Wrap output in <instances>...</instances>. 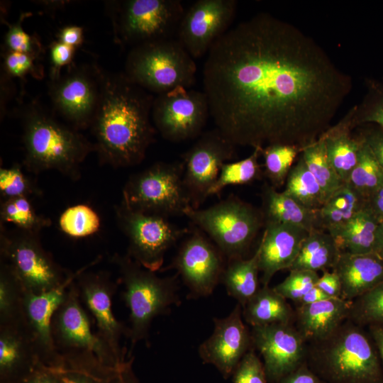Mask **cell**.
I'll return each instance as SVG.
<instances>
[{"label": "cell", "instance_id": "cell-33", "mask_svg": "<svg viewBox=\"0 0 383 383\" xmlns=\"http://www.w3.org/2000/svg\"><path fill=\"white\" fill-rule=\"evenodd\" d=\"M259 250L248 258L227 260L221 282L228 294L242 307L255 294L259 287Z\"/></svg>", "mask_w": 383, "mask_h": 383}, {"label": "cell", "instance_id": "cell-2", "mask_svg": "<svg viewBox=\"0 0 383 383\" xmlns=\"http://www.w3.org/2000/svg\"><path fill=\"white\" fill-rule=\"evenodd\" d=\"M101 92L90 128L99 162L113 167L141 163L153 142L151 122L155 97L131 82L124 73L101 68Z\"/></svg>", "mask_w": 383, "mask_h": 383}, {"label": "cell", "instance_id": "cell-28", "mask_svg": "<svg viewBox=\"0 0 383 383\" xmlns=\"http://www.w3.org/2000/svg\"><path fill=\"white\" fill-rule=\"evenodd\" d=\"M261 199L260 210L265 224L291 225L308 232L319 229L318 210L307 209L284 191L278 192L267 182L262 187Z\"/></svg>", "mask_w": 383, "mask_h": 383}, {"label": "cell", "instance_id": "cell-29", "mask_svg": "<svg viewBox=\"0 0 383 383\" xmlns=\"http://www.w3.org/2000/svg\"><path fill=\"white\" fill-rule=\"evenodd\" d=\"M242 309L243 317L251 327L294 321V310L269 285H262Z\"/></svg>", "mask_w": 383, "mask_h": 383}, {"label": "cell", "instance_id": "cell-32", "mask_svg": "<svg viewBox=\"0 0 383 383\" xmlns=\"http://www.w3.org/2000/svg\"><path fill=\"white\" fill-rule=\"evenodd\" d=\"M379 221L366 206L335 235L340 250L352 254L374 253Z\"/></svg>", "mask_w": 383, "mask_h": 383}, {"label": "cell", "instance_id": "cell-10", "mask_svg": "<svg viewBox=\"0 0 383 383\" xmlns=\"http://www.w3.org/2000/svg\"><path fill=\"white\" fill-rule=\"evenodd\" d=\"M116 219L128 240L127 255L144 268L160 271L167 251L190 228H179L167 217L129 207L122 200L115 208Z\"/></svg>", "mask_w": 383, "mask_h": 383}, {"label": "cell", "instance_id": "cell-55", "mask_svg": "<svg viewBox=\"0 0 383 383\" xmlns=\"http://www.w3.org/2000/svg\"><path fill=\"white\" fill-rule=\"evenodd\" d=\"M370 209L379 222L383 221V185L374 192L367 200Z\"/></svg>", "mask_w": 383, "mask_h": 383}, {"label": "cell", "instance_id": "cell-15", "mask_svg": "<svg viewBox=\"0 0 383 383\" xmlns=\"http://www.w3.org/2000/svg\"><path fill=\"white\" fill-rule=\"evenodd\" d=\"M235 145L217 128L202 133L182 156L183 183L192 209L209 197L222 165L233 158Z\"/></svg>", "mask_w": 383, "mask_h": 383}, {"label": "cell", "instance_id": "cell-59", "mask_svg": "<svg viewBox=\"0 0 383 383\" xmlns=\"http://www.w3.org/2000/svg\"><path fill=\"white\" fill-rule=\"evenodd\" d=\"M38 4H40L42 6L47 9L53 10L57 9L59 8L64 7L67 2V1H37Z\"/></svg>", "mask_w": 383, "mask_h": 383}, {"label": "cell", "instance_id": "cell-23", "mask_svg": "<svg viewBox=\"0 0 383 383\" xmlns=\"http://www.w3.org/2000/svg\"><path fill=\"white\" fill-rule=\"evenodd\" d=\"M309 233L291 225L265 224L257 247L262 285H268L277 272L291 268Z\"/></svg>", "mask_w": 383, "mask_h": 383}, {"label": "cell", "instance_id": "cell-52", "mask_svg": "<svg viewBox=\"0 0 383 383\" xmlns=\"http://www.w3.org/2000/svg\"><path fill=\"white\" fill-rule=\"evenodd\" d=\"M316 287L331 298H341V283L335 272L325 271L319 277Z\"/></svg>", "mask_w": 383, "mask_h": 383}, {"label": "cell", "instance_id": "cell-9", "mask_svg": "<svg viewBox=\"0 0 383 383\" xmlns=\"http://www.w3.org/2000/svg\"><path fill=\"white\" fill-rule=\"evenodd\" d=\"M122 196L131 209L167 218L185 216L192 208L183 183L182 162H156L133 174Z\"/></svg>", "mask_w": 383, "mask_h": 383}, {"label": "cell", "instance_id": "cell-11", "mask_svg": "<svg viewBox=\"0 0 383 383\" xmlns=\"http://www.w3.org/2000/svg\"><path fill=\"white\" fill-rule=\"evenodd\" d=\"M1 260L8 263L24 290L40 293L62 284L72 272H67L46 251L39 233L16 228L9 231L0 225Z\"/></svg>", "mask_w": 383, "mask_h": 383}, {"label": "cell", "instance_id": "cell-35", "mask_svg": "<svg viewBox=\"0 0 383 383\" xmlns=\"http://www.w3.org/2000/svg\"><path fill=\"white\" fill-rule=\"evenodd\" d=\"M24 289L6 262H0V326L23 323Z\"/></svg>", "mask_w": 383, "mask_h": 383}, {"label": "cell", "instance_id": "cell-42", "mask_svg": "<svg viewBox=\"0 0 383 383\" xmlns=\"http://www.w3.org/2000/svg\"><path fill=\"white\" fill-rule=\"evenodd\" d=\"M58 226L67 236L82 238L99 231L101 218L98 213L88 204H78L67 207L61 213Z\"/></svg>", "mask_w": 383, "mask_h": 383}, {"label": "cell", "instance_id": "cell-58", "mask_svg": "<svg viewBox=\"0 0 383 383\" xmlns=\"http://www.w3.org/2000/svg\"><path fill=\"white\" fill-rule=\"evenodd\" d=\"M374 253L383 260V221L377 229Z\"/></svg>", "mask_w": 383, "mask_h": 383}, {"label": "cell", "instance_id": "cell-54", "mask_svg": "<svg viewBox=\"0 0 383 383\" xmlns=\"http://www.w3.org/2000/svg\"><path fill=\"white\" fill-rule=\"evenodd\" d=\"M57 37L58 41L77 48L83 40V28L77 26H67L59 31Z\"/></svg>", "mask_w": 383, "mask_h": 383}, {"label": "cell", "instance_id": "cell-41", "mask_svg": "<svg viewBox=\"0 0 383 383\" xmlns=\"http://www.w3.org/2000/svg\"><path fill=\"white\" fill-rule=\"evenodd\" d=\"M366 93L362 101L350 111L351 124L356 128L374 124L383 129V82L366 78Z\"/></svg>", "mask_w": 383, "mask_h": 383}, {"label": "cell", "instance_id": "cell-4", "mask_svg": "<svg viewBox=\"0 0 383 383\" xmlns=\"http://www.w3.org/2000/svg\"><path fill=\"white\" fill-rule=\"evenodd\" d=\"M306 363L326 383H383L372 337L349 319L327 338L308 343Z\"/></svg>", "mask_w": 383, "mask_h": 383}, {"label": "cell", "instance_id": "cell-26", "mask_svg": "<svg viewBox=\"0 0 383 383\" xmlns=\"http://www.w3.org/2000/svg\"><path fill=\"white\" fill-rule=\"evenodd\" d=\"M340 280L341 299L353 301L383 281V260L374 253L342 252L333 268Z\"/></svg>", "mask_w": 383, "mask_h": 383}, {"label": "cell", "instance_id": "cell-31", "mask_svg": "<svg viewBox=\"0 0 383 383\" xmlns=\"http://www.w3.org/2000/svg\"><path fill=\"white\" fill-rule=\"evenodd\" d=\"M341 253L335 239L327 231L313 229L304 240L300 251L289 270L318 272L333 270Z\"/></svg>", "mask_w": 383, "mask_h": 383}, {"label": "cell", "instance_id": "cell-21", "mask_svg": "<svg viewBox=\"0 0 383 383\" xmlns=\"http://www.w3.org/2000/svg\"><path fill=\"white\" fill-rule=\"evenodd\" d=\"M213 321V331L199 347V355L204 363L213 365L228 379L253 348L250 330L243 321V309L238 303L226 317Z\"/></svg>", "mask_w": 383, "mask_h": 383}, {"label": "cell", "instance_id": "cell-37", "mask_svg": "<svg viewBox=\"0 0 383 383\" xmlns=\"http://www.w3.org/2000/svg\"><path fill=\"white\" fill-rule=\"evenodd\" d=\"M1 223H11L21 231L39 233L51 225L50 218L38 214L31 199L26 196L1 199Z\"/></svg>", "mask_w": 383, "mask_h": 383}, {"label": "cell", "instance_id": "cell-22", "mask_svg": "<svg viewBox=\"0 0 383 383\" xmlns=\"http://www.w3.org/2000/svg\"><path fill=\"white\" fill-rule=\"evenodd\" d=\"M135 357L128 355L121 364L109 365L87 351L60 353L52 369L60 383H140L133 370Z\"/></svg>", "mask_w": 383, "mask_h": 383}, {"label": "cell", "instance_id": "cell-43", "mask_svg": "<svg viewBox=\"0 0 383 383\" xmlns=\"http://www.w3.org/2000/svg\"><path fill=\"white\" fill-rule=\"evenodd\" d=\"M348 319L362 327L383 324V281L351 302Z\"/></svg>", "mask_w": 383, "mask_h": 383}, {"label": "cell", "instance_id": "cell-38", "mask_svg": "<svg viewBox=\"0 0 383 383\" xmlns=\"http://www.w3.org/2000/svg\"><path fill=\"white\" fill-rule=\"evenodd\" d=\"M261 149L254 148L251 155L245 159L224 163L209 196L220 195L222 190L230 185H242L260 179L264 174L258 162Z\"/></svg>", "mask_w": 383, "mask_h": 383}, {"label": "cell", "instance_id": "cell-17", "mask_svg": "<svg viewBox=\"0 0 383 383\" xmlns=\"http://www.w3.org/2000/svg\"><path fill=\"white\" fill-rule=\"evenodd\" d=\"M101 256L77 272H71L58 287L40 293L24 290L23 322L32 340L39 362L53 367L60 356L52 334V321L58 307L63 302L70 285L77 276L99 262Z\"/></svg>", "mask_w": 383, "mask_h": 383}, {"label": "cell", "instance_id": "cell-12", "mask_svg": "<svg viewBox=\"0 0 383 383\" xmlns=\"http://www.w3.org/2000/svg\"><path fill=\"white\" fill-rule=\"evenodd\" d=\"M101 92V67L96 65L70 66L48 83L55 111L77 131L91 127Z\"/></svg>", "mask_w": 383, "mask_h": 383}, {"label": "cell", "instance_id": "cell-49", "mask_svg": "<svg viewBox=\"0 0 383 383\" xmlns=\"http://www.w3.org/2000/svg\"><path fill=\"white\" fill-rule=\"evenodd\" d=\"M75 48L58 40L51 43L50 46L51 62L50 79L58 77L61 74L62 67L71 63Z\"/></svg>", "mask_w": 383, "mask_h": 383}, {"label": "cell", "instance_id": "cell-1", "mask_svg": "<svg viewBox=\"0 0 383 383\" xmlns=\"http://www.w3.org/2000/svg\"><path fill=\"white\" fill-rule=\"evenodd\" d=\"M202 82L217 128L235 146L302 150L331 126L351 77L295 26L260 13L206 54Z\"/></svg>", "mask_w": 383, "mask_h": 383}, {"label": "cell", "instance_id": "cell-45", "mask_svg": "<svg viewBox=\"0 0 383 383\" xmlns=\"http://www.w3.org/2000/svg\"><path fill=\"white\" fill-rule=\"evenodd\" d=\"M319 277L313 271L290 270L285 279L273 289L287 300L296 303L316 286Z\"/></svg>", "mask_w": 383, "mask_h": 383}, {"label": "cell", "instance_id": "cell-30", "mask_svg": "<svg viewBox=\"0 0 383 383\" xmlns=\"http://www.w3.org/2000/svg\"><path fill=\"white\" fill-rule=\"evenodd\" d=\"M366 202L352 187L344 183L318 210V228L335 235L366 206Z\"/></svg>", "mask_w": 383, "mask_h": 383}, {"label": "cell", "instance_id": "cell-50", "mask_svg": "<svg viewBox=\"0 0 383 383\" xmlns=\"http://www.w3.org/2000/svg\"><path fill=\"white\" fill-rule=\"evenodd\" d=\"M357 128H360L358 133L383 169V129L374 124H365Z\"/></svg>", "mask_w": 383, "mask_h": 383}, {"label": "cell", "instance_id": "cell-46", "mask_svg": "<svg viewBox=\"0 0 383 383\" xmlns=\"http://www.w3.org/2000/svg\"><path fill=\"white\" fill-rule=\"evenodd\" d=\"M27 16V13H23L16 23H7L9 29L4 38L5 51L30 54L38 57L42 51L40 43L36 37L28 34L22 26V21Z\"/></svg>", "mask_w": 383, "mask_h": 383}, {"label": "cell", "instance_id": "cell-19", "mask_svg": "<svg viewBox=\"0 0 383 383\" xmlns=\"http://www.w3.org/2000/svg\"><path fill=\"white\" fill-rule=\"evenodd\" d=\"M82 272L74 282L80 300L93 317L97 326L96 334L110 348L120 362L128 357L126 348L121 346L123 335L127 337L128 326L117 320L112 309V299L117 289L106 271Z\"/></svg>", "mask_w": 383, "mask_h": 383}, {"label": "cell", "instance_id": "cell-53", "mask_svg": "<svg viewBox=\"0 0 383 383\" xmlns=\"http://www.w3.org/2000/svg\"><path fill=\"white\" fill-rule=\"evenodd\" d=\"M20 383H60L55 372L41 363Z\"/></svg>", "mask_w": 383, "mask_h": 383}, {"label": "cell", "instance_id": "cell-39", "mask_svg": "<svg viewBox=\"0 0 383 383\" xmlns=\"http://www.w3.org/2000/svg\"><path fill=\"white\" fill-rule=\"evenodd\" d=\"M302 149L287 144H272L261 149L264 159V175L275 189L285 184L287 176Z\"/></svg>", "mask_w": 383, "mask_h": 383}, {"label": "cell", "instance_id": "cell-36", "mask_svg": "<svg viewBox=\"0 0 383 383\" xmlns=\"http://www.w3.org/2000/svg\"><path fill=\"white\" fill-rule=\"evenodd\" d=\"M301 155L318 181L326 201L344 182L328 157L323 139L319 137L315 142L306 146Z\"/></svg>", "mask_w": 383, "mask_h": 383}, {"label": "cell", "instance_id": "cell-20", "mask_svg": "<svg viewBox=\"0 0 383 383\" xmlns=\"http://www.w3.org/2000/svg\"><path fill=\"white\" fill-rule=\"evenodd\" d=\"M250 333L269 383H275L306 362L308 344L294 323L253 326Z\"/></svg>", "mask_w": 383, "mask_h": 383}, {"label": "cell", "instance_id": "cell-13", "mask_svg": "<svg viewBox=\"0 0 383 383\" xmlns=\"http://www.w3.org/2000/svg\"><path fill=\"white\" fill-rule=\"evenodd\" d=\"M192 225L170 265L160 271L175 270L189 290V297L197 299L213 293L227 260L202 231Z\"/></svg>", "mask_w": 383, "mask_h": 383}, {"label": "cell", "instance_id": "cell-7", "mask_svg": "<svg viewBox=\"0 0 383 383\" xmlns=\"http://www.w3.org/2000/svg\"><path fill=\"white\" fill-rule=\"evenodd\" d=\"M185 216L217 246L227 260L245 258L265 223L260 209L235 195Z\"/></svg>", "mask_w": 383, "mask_h": 383}, {"label": "cell", "instance_id": "cell-57", "mask_svg": "<svg viewBox=\"0 0 383 383\" xmlns=\"http://www.w3.org/2000/svg\"><path fill=\"white\" fill-rule=\"evenodd\" d=\"M328 298L331 297L315 286L295 304L296 306L308 305Z\"/></svg>", "mask_w": 383, "mask_h": 383}, {"label": "cell", "instance_id": "cell-27", "mask_svg": "<svg viewBox=\"0 0 383 383\" xmlns=\"http://www.w3.org/2000/svg\"><path fill=\"white\" fill-rule=\"evenodd\" d=\"M350 113L335 125L331 126L320 137L323 139L328 157L344 183L357 165L365 143L362 135L353 134Z\"/></svg>", "mask_w": 383, "mask_h": 383}, {"label": "cell", "instance_id": "cell-8", "mask_svg": "<svg viewBox=\"0 0 383 383\" xmlns=\"http://www.w3.org/2000/svg\"><path fill=\"white\" fill-rule=\"evenodd\" d=\"M115 40L133 47L173 38L184 9L179 0H126L109 3Z\"/></svg>", "mask_w": 383, "mask_h": 383}, {"label": "cell", "instance_id": "cell-14", "mask_svg": "<svg viewBox=\"0 0 383 383\" xmlns=\"http://www.w3.org/2000/svg\"><path fill=\"white\" fill-rule=\"evenodd\" d=\"M209 116V106L204 91L180 87L154 99L153 125L162 137L172 143L199 138Z\"/></svg>", "mask_w": 383, "mask_h": 383}, {"label": "cell", "instance_id": "cell-56", "mask_svg": "<svg viewBox=\"0 0 383 383\" xmlns=\"http://www.w3.org/2000/svg\"><path fill=\"white\" fill-rule=\"evenodd\" d=\"M368 330L377 348L383 367V324L370 326Z\"/></svg>", "mask_w": 383, "mask_h": 383}, {"label": "cell", "instance_id": "cell-48", "mask_svg": "<svg viewBox=\"0 0 383 383\" xmlns=\"http://www.w3.org/2000/svg\"><path fill=\"white\" fill-rule=\"evenodd\" d=\"M37 57L30 54L5 51L3 68L8 77L22 78L30 73L35 77H40L41 72L35 63Z\"/></svg>", "mask_w": 383, "mask_h": 383}, {"label": "cell", "instance_id": "cell-18", "mask_svg": "<svg viewBox=\"0 0 383 383\" xmlns=\"http://www.w3.org/2000/svg\"><path fill=\"white\" fill-rule=\"evenodd\" d=\"M237 1L199 0L184 11L177 40L194 59L208 53L232 23Z\"/></svg>", "mask_w": 383, "mask_h": 383}, {"label": "cell", "instance_id": "cell-6", "mask_svg": "<svg viewBox=\"0 0 383 383\" xmlns=\"http://www.w3.org/2000/svg\"><path fill=\"white\" fill-rule=\"evenodd\" d=\"M197 67L194 58L174 38L133 47L126 61V76L150 93L157 95L177 87L191 89Z\"/></svg>", "mask_w": 383, "mask_h": 383}, {"label": "cell", "instance_id": "cell-44", "mask_svg": "<svg viewBox=\"0 0 383 383\" xmlns=\"http://www.w3.org/2000/svg\"><path fill=\"white\" fill-rule=\"evenodd\" d=\"M0 194L1 199L38 196L42 194L38 186L23 172L21 165L14 164L0 169Z\"/></svg>", "mask_w": 383, "mask_h": 383}, {"label": "cell", "instance_id": "cell-51", "mask_svg": "<svg viewBox=\"0 0 383 383\" xmlns=\"http://www.w3.org/2000/svg\"><path fill=\"white\" fill-rule=\"evenodd\" d=\"M275 383H326L308 366L306 362Z\"/></svg>", "mask_w": 383, "mask_h": 383}, {"label": "cell", "instance_id": "cell-24", "mask_svg": "<svg viewBox=\"0 0 383 383\" xmlns=\"http://www.w3.org/2000/svg\"><path fill=\"white\" fill-rule=\"evenodd\" d=\"M39 363L23 322L0 326V383H20Z\"/></svg>", "mask_w": 383, "mask_h": 383}, {"label": "cell", "instance_id": "cell-16", "mask_svg": "<svg viewBox=\"0 0 383 383\" xmlns=\"http://www.w3.org/2000/svg\"><path fill=\"white\" fill-rule=\"evenodd\" d=\"M52 334L59 353L87 351L94 353L109 365L123 362L103 340L92 332L89 317L82 306L74 281L70 285L63 302L53 316Z\"/></svg>", "mask_w": 383, "mask_h": 383}, {"label": "cell", "instance_id": "cell-40", "mask_svg": "<svg viewBox=\"0 0 383 383\" xmlns=\"http://www.w3.org/2000/svg\"><path fill=\"white\" fill-rule=\"evenodd\" d=\"M346 183L366 201L383 185V169L365 142L361 150L358 162Z\"/></svg>", "mask_w": 383, "mask_h": 383}, {"label": "cell", "instance_id": "cell-47", "mask_svg": "<svg viewBox=\"0 0 383 383\" xmlns=\"http://www.w3.org/2000/svg\"><path fill=\"white\" fill-rule=\"evenodd\" d=\"M231 377L233 383H269L263 362L253 348L240 360Z\"/></svg>", "mask_w": 383, "mask_h": 383}, {"label": "cell", "instance_id": "cell-34", "mask_svg": "<svg viewBox=\"0 0 383 383\" xmlns=\"http://www.w3.org/2000/svg\"><path fill=\"white\" fill-rule=\"evenodd\" d=\"M284 185V192L307 209L319 210L326 202L318 181L309 170L301 154L296 163L292 167Z\"/></svg>", "mask_w": 383, "mask_h": 383}, {"label": "cell", "instance_id": "cell-3", "mask_svg": "<svg viewBox=\"0 0 383 383\" xmlns=\"http://www.w3.org/2000/svg\"><path fill=\"white\" fill-rule=\"evenodd\" d=\"M21 119L26 169L34 174L56 170L78 179L81 164L95 151L94 144L36 101L26 105Z\"/></svg>", "mask_w": 383, "mask_h": 383}, {"label": "cell", "instance_id": "cell-25", "mask_svg": "<svg viewBox=\"0 0 383 383\" xmlns=\"http://www.w3.org/2000/svg\"><path fill=\"white\" fill-rule=\"evenodd\" d=\"M351 302L341 298H328L297 306L294 325L307 344L321 340L348 318Z\"/></svg>", "mask_w": 383, "mask_h": 383}, {"label": "cell", "instance_id": "cell-5", "mask_svg": "<svg viewBox=\"0 0 383 383\" xmlns=\"http://www.w3.org/2000/svg\"><path fill=\"white\" fill-rule=\"evenodd\" d=\"M111 261L118 270L119 281L124 290L121 296L128 308L130 326L127 338L131 340L129 355L135 345L148 340L153 319L168 313L173 305L179 306L178 274L158 277L127 254H114Z\"/></svg>", "mask_w": 383, "mask_h": 383}]
</instances>
